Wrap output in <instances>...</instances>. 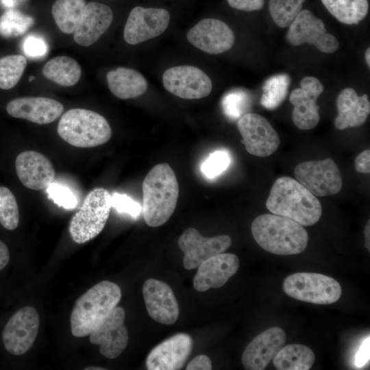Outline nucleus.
Masks as SVG:
<instances>
[{
    "label": "nucleus",
    "mask_w": 370,
    "mask_h": 370,
    "mask_svg": "<svg viewBox=\"0 0 370 370\" xmlns=\"http://www.w3.org/2000/svg\"><path fill=\"white\" fill-rule=\"evenodd\" d=\"M273 214L288 218L302 226L317 223L322 214L320 201L297 180L280 177L273 184L266 202Z\"/></svg>",
    "instance_id": "obj_1"
},
{
    "label": "nucleus",
    "mask_w": 370,
    "mask_h": 370,
    "mask_svg": "<svg viewBox=\"0 0 370 370\" xmlns=\"http://www.w3.org/2000/svg\"><path fill=\"white\" fill-rule=\"evenodd\" d=\"M142 212L147 225L159 227L174 212L179 185L176 175L167 163L154 166L143 182Z\"/></svg>",
    "instance_id": "obj_2"
},
{
    "label": "nucleus",
    "mask_w": 370,
    "mask_h": 370,
    "mask_svg": "<svg viewBox=\"0 0 370 370\" xmlns=\"http://www.w3.org/2000/svg\"><path fill=\"white\" fill-rule=\"evenodd\" d=\"M251 234L265 251L280 256L298 254L308 243V235L298 223L280 215L264 214L251 223Z\"/></svg>",
    "instance_id": "obj_3"
},
{
    "label": "nucleus",
    "mask_w": 370,
    "mask_h": 370,
    "mask_svg": "<svg viewBox=\"0 0 370 370\" xmlns=\"http://www.w3.org/2000/svg\"><path fill=\"white\" fill-rule=\"evenodd\" d=\"M121 297L120 287L103 280L93 286L75 302L70 322L74 336L84 337L102 322Z\"/></svg>",
    "instance_id": "obj_4"
},
{
    "label": "nucleus",
    "mask_w": 370,
    "mask_h": 370,
    "mask_svg": "<svg viewBox=\"0 0 370 370\" xmlns=\"http://www.w3.org/2000/svg\"><path fill=\"white\" fill-rule=\"evenodd\" d=\"M58 134L69 144L77 147H93L107 143L112 130L101 114L83 108H72L63 114Z\"/></svg>",
    "instance_id": "obj_5"
},
{
    "label": "nucleus",
    "mask_w": 370,
    "mask_h": 370,
    "mask_svg": "<svg viewBox=\"0 0 370 370\" xmlns=\"http://www.w3.org/2000/svg\"><path fill=\"white\" fill-rule=\"evenodd\" d=\"M112 208V195L108 190L96 188L85 197L79 210L69 225V233L74 242L86 243L103 229Z\"/></svg>",
    "instance_id": "obj_6"
},
{
    "label": "nucleus",
    "mask_w": 370,
    "mask_h": 370,
    "mask_svg": "<svg viewBox=\"0 0 370 370\" xmlns=\"http://www.w3.org/2000/svg\"><path fill=\"white\" fill-rule=\"evenodd\" d=\"M284 292L297 300L315 304H331L342 294L340 284L334 278L321 273H296L283 282Z\"/></svg>",
    "instance_id": "obj_7"
},
{
    "label": "nucleus",
    "mask_w": 370,
    "mask_h": 370,
    "mask_svg": "<svg viewBox=\"0 0 370 370\" xmlns=\"http://www.w3.org/2000/svg\"><path fill=\"white\" fill-rule=\"evenodd\" d=\"M294 172L297 181L315 196H331L341 190V173L331 158L299 163Z\"/></svg>",
    "instance_id": "obj_8"
},
{
    "label": "nucleus",
    "mask_w": 370,
    "mask_h": 370,
    "mask_svg": "<svg viewBox=\"0 0 370 370\" xmlns=\"http://www.w3.org/2000/svg\"><path fill=\"white\" fill-rule=\"evenodd\" d=\"M241 143L248 153L258 157H267L280 145V137L269 121L256 113H246L237 122Z\"/></svg>",
    "instance_id": "obj_9"
},
{
    "label": "nucleus",
    "mask_w": 370,
    "mask_h": 370,
    "mask_svg": "<svg viewBox=\"0 0 370 370\" xmlns=\"http://www.w3.org/2000/svg\"><path fill=\"white\" fill-rule=\"evenodd\" d=\"M288 27L286 39L292 45L308 43L326 53H334L339 47L336 38L327 32L322 20L310 10H301Z\"/></svg>",
    "instance_id": "obj_10"
},
{
    "label": "nucleus",
    "mask_w": 370,
    "mask_h": 370,
    "mask_svg": "<svg viewBox=\"0 0 370 370\" xmlns=\"http://www.w3.org/2000/svg\"><path fill=\"white\" fill-rule=\"evenodd\" d=\"M39 325L40 317L34 307L25 306L15 312L2 333L6 351L15 356L29 351L36 338Z\"/></svg>",
    "instance_id": "obj_11"
},
{
    "label": "nucleus",
    "mask_w": 370,
    "mask_h": 370,
    "mask_svg": "<svg viewBox=\"0 0 370 370\" xmlns=\"http://www.w3.org/2000/svg\"><path fill=\"white\" fill-rule=\"evenodd\" d=\"M163 86L173 95L185 99H199L210 95V78L201 69L188 65L173 66L162 75Z\"/></svg>",
    "instance_id": "obj_12"
},
{
    "label": "nucleus",
    "mask_w": 370,
    "mask_h": 370,
    "mask_svg": "<svg viewBox=\"0 0 370 370\" xmlns=\"http://www.w3.org/2000/svg\"><path fill=\"white\" fill-rule=\"evenodd\" d=\"M170 21L169 12L162 8H134L127 18L123 32L125 40L137 45L162 34Z\"/></svg>",
    "instance_id": "obj_13"
},
{
    "label": "nucleus",
    "mask_w": 370,
    "mask_h": 370,
    "mask_svg": "<svg viewBox=\"0 0 370 370\" xmlns=\"http://www.w3.org/2000/svg\"><path fill=\"white\" fill-rule=\"evenodd\" d=\"M227 235L206 238L193 227L186 229L178 239L180 249L184 251L183 264L190 270L197 268L208 258L225 252L231 245Z\"/></svg>",
    "instance_id": "obj_14"
},
{
    "label": "nucleus",
    "mask_w": 370,
    "mask_h": 370,
    "mask_svg": "<svg viewBox=\"0 0 370 370\" xmlns=\"http://www.w3.org/2000/svg\"><path fill=\"white\" fill-rule=\"evenodd\" d=\"M323 91L321 82L314 77H304L300 88L294 89L289 101L294 108L292 112L293 123L300 130H308L319 122V106L317 101Z\"/></svg>",
    "instance_id": "obj_15"
},
{
    "label": "nucleus",
    "mask_w": 370,
    "mask_h": 370,
    "mask_svg": "<svg viewBox=\"0 0 370 370\" xmlns=\"http://www.w3.org/2000/svg\"><path fill=\"white\" fill-rule=\"evenodd\" d=\"M125 310L116 306L90 334L92 343L99 345V352L108 358L118 357L126 348L128 332L124 325Z\"/></svg>",
    "instance_id": "obj_16"
},
{
    "label": "nucleus",
    "mask_w": 370,
    "mask_h": 370,
    "mask_svg": "<svg viewBox=\"0 0 370 370\" xmlns=\"http://www.w3.org/2000/svg\"><path fill=\"white\" fill-rule=\"evenodd\" d=\"M186 37L193 46L210 54L227 51L235 41L229 26L216 18L202 19L188 32Z\"/></svg>",
    "instance_id": "obj_17"
},
{
    "label": "nucleus",
    "mask_w": 370,
    "mask_h": 370,
    "mask_svg": "<svg viewBox=\"0 0 370 370\" xmlns=\"http://www.w3.org/2000/svg\"><path fill=\"white\" fill-rule=\"evenodd\" d=\"M193 339L185 333L177 334L156 346L148 354L146 367L149 370L181 369L189 357Z\"/></svg>",
    "instance_id": "obj_18"
},
{
    "label": "nucleus",
    "mask_w": 370,
    "mask_h": 370,
    "mask_svg": "<svg viewBox=\"0 0 370 370\" xmlns=\"http://www.w3.org/2000/svg\"><path fill=\"white\" fill-rule=\"evenodd\" d=\"M143 294L151 318L165 325L176 322L180 312L179 305L168 284L158 280L148 279L143 284Z\"/></svg>",
    "instance_id": "obj_19"
},
{
    "label": "nucleus",
    "mask_w": 370,
    "mask_h": 370,
    "mask_svg": "<svg viewBox=\"0 0 370 370\" xmlns=\"http://www.w3.org/2000/svg\"><path fill=\"white\" fill-rule=\"evenodd\" d=\"M285 332L279 327L267 329L256 336L243 353L241 361L247 370H263L286 342Z\"/></svg>",
    "instance_id": "obj_20"
},
{
    "label": "nucleus",
    "mask_w": 370,
    "mask_h": 370,
    "mask_svg": "<svg viewBox=\"0 0 370 370\" xmlns=\"http://www.w3.org/2000/svg\"><path fill=\"white\" fill-rule=\"evenodd\" d=\"M240 261L234 254L221 253L202 262L193 279V286L199 292L223 286L238 271Z\"/></svg>",
    "instance_id": "obj_21"
},
{
    "label": "nucleus",
    "mask_w": 370,
    "mask_h": 370,
    "mask_svg": "<svg viewBox=\"0 0 370 370\" xmlns=\"http://www.w3.org/2000/svg\"><path fill=\"white\" fill-rule=\"evenodd\" d=\"M15 169L23 185L35 190L45 189L53 182L56 175L51 161L35 151L19 153L15 160Z\"/></svg>",
    "instance_id": "obj_22"
},
{
    "label": "nucleus",
    "mask_w": 370,
    "mask_h": 370,
    "mask_svg": "<svg viewBox=\"0 0 370 370\" xmlns=\"http://www.w3.org/2000/svg\"><path fill=\"white\" fill-rule=\"evenodd\" d=\"M6 110L12 117L38 124H47L62 114L64 106L60 102L48 97H25L10 101Z\"/></svg>",
    "instance_id": "obj_23"
},
{
    "label": "nucleus",
    "mask_w": 370,
    "mask_h": 370,
    "mask_svg": "<svg viewBox=\"0 0 370 370\" xmlns=\"http://www.w3.org/2000/svg\"><path fill=\"white\" fill-rule=\"evenodd\" d=\"M113 21L110 8L99 2L86 3L82 17L73 32L77 44L88 47L108 30Z\"/></svg>",
    "instance_id": "obj_24"
},
{
    "label": "nucleus",
    "mask_w": 370,
    "mask_h": 370,
    "mask_svg": "<svg viewBox=\"0 0 370 370\" xmlns=\"http://www.w3.org/2000/svg\"><path fill=\"white\" fill-rule=\"evenodd\" d=\"M336 106L338 116L334 126L340 130L363 125L370 112L368 96H359L352 88H345L338 94Z\"/></svg>",
    "instance_id": "obj_25"
},
{
    "label": "nucleus",
    "mask_w": 370,
    "mask_h": 370,
    "mask_svg": "<svg viewBox=\"0 0 370 370\" xmlns=\"http://www.w3.org/2000/svg\"><path fill=\"white\" fill-rule=\"evenodd\" d=\"M111 92L121 99L138 97L143 95L148 87L145 77L138 71L126 67H119L106 74Z\"/></svg>",
    "instance_id": "obj_26"
},
{
    "label": "nucleus",
    "mask_w": 370,
    "mask_h": 370,
    "mask_svg": "<svg viewBox=\"0 0 370 370\" xmlns=\"http://www.w3.org/2000/svg\"><path fill=\"white\" fill-rule=\"evenodd\" d=\"M314 360V354L309 347L291 344L283 346L273 358V362L278 370H308Z\"/></svg>",
    "instance_id": "obj_27"
},
{
    "label": "nucleus",
    "mask_w": 370,
    "mask_h": 370,
    "mask_svg": "<svg viewBox=\"0 0 370 370\" xmlns=\"http://www.w3.org/2000/svg\"><path fill=\"white\" fill-rule=\"evenodd\" d=\"M44 76L63 86H71L78 82L81 77V66L73 58L61 56L49 60L42 69Z\"/></svg>",
    "instance_id": "obj_28"
},
{
    "label": "nucleus",
    "mask_w": 370,
    "mask_h": 370,
    "mask_svg": "<svg viewBox=\"0 0 370 370\" xmlns=\"http://www.w3.org/2000/svg\"><path fill=\"white\" fill-rule=\"evenodd\" d=\"M86 3L84 0H57L51 13L58 28L65 34H73L84 14Z\"/></svg>",
    "instance_id": "obj_29"
},
{
    "label": "nucleus",
    "mask_w": 370,
    "mask_h": 370,
    "mask_svg": "<svg viewBox=\"0 0 370 370\" xmlns=\"http://www.w3.org/2000/svg\"><path fill=\"white\" fill-rule=\"evenodd\" d=\"M322 3L338 21L357 25L369 11L367 0H321Z\"/></svg>",
    "instance_id": "obj_30"
},
{
    "label": "nucleus",
    "mask_w": 370,
    "mask_h": 370,
    "mask_svg": "<svg viewBox=\"0 0 370 370\" xmlns=\"http://www.w3.org/2000/svg\"><path fill=\"white\" fill-rule=\"evenodd\" d=\"M291 84L288 74L282 73L268 78L262 86L261 105L268 110L278 108L285 99Z\"/></svg>",
    "instance_id": "obj_31"
},
{
    "label": "nucleus",
    "mask_w": 370,
    "mask_h": 370,
    "mask_svg": "<svg viewBox=\"0 0 370 370\" xmlns=\"http://www.w3.org/2000/svg\"><path fill=\"white\" fill-rule=\"evenodd\" d=\"M34 23L32 16L14 8L8 9L0 16V35L14 38L25 34Z\"/></svg>",
    "instance_id": "obj_32"
},
{
    "label": "nucleus",
    "mask_w": 370,
    "mask_h": 370,
    "mask_svg": "<svg viewBox=\"0 0 370 370\" xmlns=\"http://www.w3.org/2000/svg\"><path fill=\"white\" fill-rule=\"evenodd\" d=\"M27 65L22 55H10L0 59V88L11 89L19 82Z\"/></svg>",
    "instance_id": "obj_33"
},
{
    "label": "nucleus",
    "mask_w": 370,
    "mask_h": 370,
    "mask_svg": "<svg viewBox=\"0 0 370 370\" xmlns=\"http://www.w3.org/2000/svg\"><path fill=\"white\" fill-rule=\"evenodd\" d=\"M305 0H270L269 10L274 23L287 27L302 10Z\"/></svg>",
    "instance_id": "obj_34"
},
{
    "label": "nucleus",
    "mask_w": 370,
    "mask_h": 370,
    "mask_svg": "<svg viewBox=\"0 0 370 370\" xmlns=\"http://www.w3.org/2000/svg\"><path fill=\"white\" fill-rule=\"evenodd\" d=\"M19 223V211L16 199L12 191L0 186V223L7 230H15Z\"/></svg>",
    "instance_id": "obj_35"
},
{
    "label": "nucleus",
    "mask_w": 370,
    "mask_h": 370,
    "mask_svg": "<svg viewBox=\"0 0 370 370\" xmlns=\"http://www.w3.org/2000/svg\"><path fill=\"white\" fill-rule=\"evenodd\" d=\"M251 102L247 91L236 89L228 92L222 99L225 114L232 119H239L248 110Z\"/></svg>",
    "instance_id": "obj_36"
},
{
    "label": "nucleus",
    "mask_w": 370,
    "mask_h": 370,
    "mask_svg": "<svg viewBox=\"0 0 370 370\" xmlns=\"http://www.w3.org/2000/svg\"><path fill=\"white\" fill-rule=\"evenodd\" d=\"M229 153L223 150L216 151L210 154L201 165V171L209 179H213L225 171L230 164Z\"/></svg>",
    "instance_id": "obj_37"
},
{
    "label": "nucleus",
    "mask_w": 370,
    "mask_h": 370,
    "mask_svg": "<svg viewBox=\"0 0 370 370\" xmlns=\"http://www.w3.org/2000/svg\"><path fill=\"white\" fill-rule=\"evenodd\" d=\"M46 191L54 204L65 209H73L77 204L74 193L66 186L52 182L46 188Z\"/></svg>",
    "instance_id": "obj_38"
},
{
    "label": "nucleus",
    "mask_w": 370,
    "mask_h": 370,
    "mask_svg": "<svg viewBox=\"0 0 370 370\" xmlns=\"http://www.w3.org/2000/svg\"><path fill=\"white\" fill-rule=\"evenodd\" d=\"M23 53L29 58L40 59L45 57L48 51V45L39 35L29 34L23 41Z\"/></svg>",
    "instance_id": "obj_39"
},
{
    "label": "nucleus",
    "mask_w": 370,
    "mask_h": 370,
    "mask_svg": "<svg viewBox=\"0 0 370 370\" xmlns=\"http://www.w3.org/2000/svg\"><path fill=\"white\" fill-rule=\"evenodd\" d=\"M112 208L117 212L136 218L142 212L140 204L126 195L114 193L112 195Z\"/></svg>",
    "instance_id": "obj_40"
},
{
    "label": "nucleus",
    "mask_w": 370,
    "mask_h": 370,
    "mask_svg": "<svg viewBox=\"0 0 370 370\" xmlns=\"http://www.w3.org/2000/svg\"><path fill=\"white\" fill-rule=\"evenodd\" d=\"M228 4L233 8L251 12L262 9L264 0H227Z\"/></svg>",
    "instance_id": "obj_41"
},
{
    "label": "nucleus",
    "mask_w": 370,
    "mask_h": 370,
    "mask_svg": "<svg viewBox=\"0 0 370 370\" xmlns=\"http://www.w3.org/2000/svg\"><path fill=\"white\" fill-rule=\"evenodd\" d=\"M212 368V362L208 356L199 355L193 358L186 366V370H210Z\"/></svg>",
    "instance_id": "obj_42"
},
{
    "label": "nucleus",
    "mask_w": 370,
    "mask_h": 370,
    "mask_svg": "<svg viewBox=\"0 0 370 370\" xmlns=\"http://www.w3.org/2000/svg\"><path fill=\"white\" fill-rule=\"evenodd\" d=\"M355 169L361 173H370V151L365 150L358 155L355 159Z\"/></svg>",
    "instance_id": "obj_43"
},
{
    "label": "nucleus",
    "mask_w": 370,
    "mask_h": 370,
    "mask_svg": "<svg viewBox=\"0 0 370 370\" xmlns=\"http://www.w3.org/2000/svg\"><path fill=\"white\" fill-rule=\"evenodd\" d=\"M369 360V336H368L360 346L356 355L355 364L358 367L364 366Z\"/></svg>",
    "instance_id": "obj_44"
},
{
    "label": "nucleus",
    "mask_w": 370,
    "mask_h": 370,
    "mask_svg": "<svg viewBox=\"0 0 370 370\" xmlns=\"http://www.w3.org/2000/svg\"><path fill=\"white\" fill-rule=\"evenodd\" d=\"M10 259L9 249L7 245L0 241V271L8 263Z\"/></svg>",
    "instance_id": "obj_45"
},
{
    "label": "nucleus",
    "mask_w": 370,
    "mask_h": 370,
    "mask_svg": "<svg viewBox=\"0 0 370 370\" xmlns=\"http://www.w3.org/2000/svg\"><path fill=\"white\" fill-rule=\"evenodd\" d=\"M26 0H0L1 5L7 9H12Z\"/></svg>",
    "instance_id": "obj_46"
},
{
    "label": "nucleus",
    "mask_w": 370,
    "mask_h": 370,
    "mask_svg": "<svg viewBox=\"0 0 370 370\" xmlns=\"http://www.w3.org/2000/svg\"><path fill=\"white\" fill-rule=\"evenodd\" d=\"M365 247L370 251V220L368 221L364 230Z\"/></svg>",
    "instance_id": "obj_47"
},
{
    "label": "nucleus",
    "mask_w": 370,
    "mask_h": 370,
    "mask_svg": "<svg viewBox=\"0 0 370 370\" xmlns=\"http://www.w3.org/2000/svg\"><path fill=\"white\" fill-rule=\"evenodd\" d=\"M369 55H370V48H368L365 52V60L369 67L370 66Z\"/></svg>",
    "instance_id": "obj_48"
},
{
    "label": "nucleus",
    "mask_w": 370,
    "mask_h": 370,
    "mask_svg": "<svg viewBox=\"0 0 370 370\" xmlns=\"http://www.w3.org/2000/svg\"><path fill=\"white\" fill-rule=\"evenodd\" d=\"M86 370H103L106 369L98 367H89L85 369Z\"/></svg>",
    "instance_id": "obj_49"
},
{
    "label": "nucleus",
    "mask_w": 370,
    "mask_h": 370,
    "mask_svg": "<svg viewBox=\"0 0 370 370\" xmlns=\"http://www.w3.org/2000/svg\"><path fill=\"white\" fill-rule=\"evenodd\" d=\"M34 79V76H32L29 78V82H32L33 79Z\"/></svg>",
    "instance_id": "obj_50"
}]
</instances>
